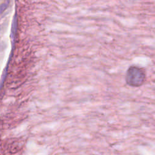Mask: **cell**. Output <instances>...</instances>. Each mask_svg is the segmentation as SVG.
<instances>
[{
  "instance_id": "1",
  "label": "cell",
  "mask_w": 155,
  "mask_h": 155,
  "mask_svg": "<svg viewBox=\"0 0 155 155\" xmlns=\"http://www.w3.org/2000/svg\"><path fill=\"white\" fill-rule=\"evenodd\" d=\"M146 79V73L142 67L133 65L128 67L125 74V82L130 87H138Z\"/></svg>"
}]
</instances>
